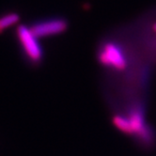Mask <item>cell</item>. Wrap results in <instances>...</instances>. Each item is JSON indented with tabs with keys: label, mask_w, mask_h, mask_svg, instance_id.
<instances>
[{
	"label": "cell",
	"mask_w": 156,
	"mask_h": 156,
	"mask_svg": "<svg viewBox=\"0 0 156 156\" xmlns=\"http://www.w3.org/2000/svg\"><path fill=\"white\" fill-rule=\"evenodd\" d=\"M16 35L27 58L34 64H39L42 59V48L39 38L32 32L30 27L20 25L17 27Z\"/></svg>",
	"instance_id": "cell-1"
},
{
	"label": "cell",
	"mask_w": 156,
	"mask_h": 156,
	"mask_svg": "<svg viewBox=\"0 0 156 156\" xmlns=\"http://www.w3.org/2000/svg\"><path fill=\"white\" fill-rule=\"evenodd\" d=\"M99 60L103 65L117 71H123L127 66L123 49L114 41H107L100 48Z\"/></svg>",
	"instance_id": "cell-2"
},
{
	"label": "cell",
	"mask_w": 156,
	"mask_h": 156,
	"mask_svg": "<svg viewBox=\"0 0 156 156\" xmlns=\"http://www.w3.org/2000/svg\"><path fill=\"white\" fill-rule=\"evenodd\" d=\"M32 32L39 38L61 34L68 28V22L62 18H53L37 22L30 27Z\"/></svg>",
	"instance_id": "cell-3"
},
{
	"label": "cell",
	"mask_w": 156,
	"mask_h": 156,
	"mask_svg": "<svg viewBox=\"0 0 156 156\" xmlns=\"http://www.w3.org/2000/svg\"><path fill=\"white\" fill-rule=\"evenodd\" d=\"M126 116L132 126L133 136H136V133L147 125L145 120V109L143 105L139 103L133 105Z\"/></svg>",
	"instance_id": "cell-4"
},
{
	"label": "cell",
	"mask_w": 156,
	"mask_h": 156,
	"mask_svg": "<svg viewBox=\"0 0 156 156\" xmlns=\"http://www.w3.org/2000/svg\"><path fill=\"white\" fill-rule=\"evenodd\" d=\"M138 144H141L144 148H151L155 144L156 135L154 130L147 124L143 129H141L135 136Z\"/></svg>",
	"instance_id": "cell-5"
},
{
	"label": "cell",
	"mask_w": 156,
	"mask_h": 156,
	"mask_svg": "<svg viewBox=\"0 0 156 156\" xmlns=\"http://www.w3.org/2000/svg\"><path fill=\"white\" fill-rule=\"evenodd\" d=\"M20 15L15 12L7 13L0 17V34L3 33L7 28L12 27L19 23Z\"/></svg>",
	"instance_id": "cell-6"
},
{
	"label": "cell",
	"mask_w": 156,
	"mask_h": 156,
	"mask_svg": "<svg viewBox=\"0 0 156 156\" xmlns=\"http://www.w3.org/2000/svg\"><path fill=\"white\" fill-rule=\"evenodd\" d=\"M153 29H154V31L156 32V24H155V25L153 26Z\"/></svg>",
	"instance_id": "cell-7"
}]
</instances>
